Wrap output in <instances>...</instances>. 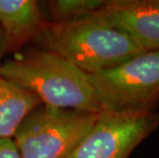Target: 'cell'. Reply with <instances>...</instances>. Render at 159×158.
<instances>
[{
    "instance_id": "6",
    "label": "cell",
    "mask_w": 159,
    "mask_h": 158,
    "mask_svg": "<svg viewBox=\"0 0 159 158\" xmlns=\"http://www.w3.org/2000/svg\"><path fill=\"white\" fill-rule=\"evenodd\" d=\"M142 52L159 50V0H109L93 13Z\"/></svg>"
},
{
    "instance_id": "5",
    "label": "cell",
    "mask_w": 159,
    "mask_h": 158,
    "mask_svg": "<svg viewBox=\"0 0 159 158\" xmlns=\"http://www.w3.org/2000/svg\"><path fill=\"white\" fill-rule=\"evenodd\" d=\"M159 126V114L100 112L89 133L66 158H128Z\"/></svg>"
},
{
    "instance_id": "8",
    "label": "cell",
    "mask_w": 159,
    "mask_h": 158,
    "mask_svg": "<svg viewBox=\"0 0 159 158\" xmlns=\"http://www.w3.org/2000/svg\"><path fill=\"white\" fill-rule=\"evenodd\" d=\"M42 104L33 93L0 76V139H11L23 120Z\"/></svg>"
},
{
    "instance_id": "10",
    "label": "cell",
    "mask_w": 159,
    "mask_h": 158,
    "mask_svg": "<svg viewBox=\"0 0 159 158\" xmlns=\"http://www.w3.org/2000/svg\"><path fill=\"white\" fill-rule=\"evenodd\" d=\"M0 158H22L12 139H0Z\"/></svg>"
},
{
    "instance_id": "3",
    "label": "cell",
    "mask_w": 159,
    "mask_h": 158,
    "mask_svg": "<svg viewBox=\"0 0 159 158\" xmlns=\"http://www.w3.org/2000/svg\"><path fill=\"white\" fill-rule=\"evenodd\" d=\"M89 79L100 112H151L159 101V50L143 52Z\"/></svg>"
},
{
    "instance_id": "1",
    "label": "cell",
    "mask_w": 159,
    "mask_h": 158,
    "mask_svg": "<svg viewBox=\"0 0 159 158\" xmlns=\"http://www.w3.org/2000/svg\"><path fill=\"white\" fill-rule=\"evenodd\" d=\"M0 76L57 108L99 113L89 74L46 49H30L2 62Z\"/></svg>"
},
{
    "instance_id": "11",
    "label": "cell",
    "mask_w": 159,
    "mask_h": 158,
    "mask_svg": "<svg viewBox=\"0 0 159 158\" xmlns=\"http://www.w3.org/2000/svg\"><path fill=\"white\" fill-rule=\"evenodd\" d=\"M5 55V47H4V33H3L1 27H0V66L2 64V58Z\"/></svg>"
},
{
    "instance_id": "7",
    "label": "cell",
    "mask_w": 159,
    "mask_h": 158,
    "mask_svg": "<svg viewBox=\"0 0 159 158\" xmlns=\"http://www.w3.org/2000/svg\"><path fill=\"white\" fill-rule=\"evenodd\" d=\"M35 0H0V27L5 53L15 52L38 36L47 23Z\"/></svg>"
},
{
    "instance_id": "2",
    "label": "cell",
    "mask_w": 159,
    "mask_h": 158,
    "mask_svg": "<svg viewBox=\"0 0 159 158\" xmlns=\"http://www.w3.org/2000/svg\"><path fill=\"white\" fill-rule=\"evenodd\" d=\"M34 41L86 74L112 68L143 52L127 35L93 13L72 22H48Z\"/></svg>"
},
{
    "instance_id": "4",
    "label": "cell",
    "mask_w": 159,
    "mask_h": 158,
    "mask_svg": "<svg viewBox=\"0 0 159 158\" xmlns=\"http://www.w3.org/2000/svg\"><path fill=\"white\" fill-rule=\"evenodd\" d=\"M99 113L40 104L23 120L13 142L22 158H66L89 133Z\"/></svg>"
},
{
    "instance_id": "9",
    "label": "cell",
    "mask_w": 159,
    "mask_h": 158,
    "mask_svg": "<svg viewBox=\"0 0 159 158\" xmlns=\"http://www.w3.org/2000/svg\"><path fill=\"white\" fill-rule=\"evenodd\" d=\"M105 0H52L47 2L52 23H66L80 20L96 12Z\"/></svg>"
}]
</instances>
